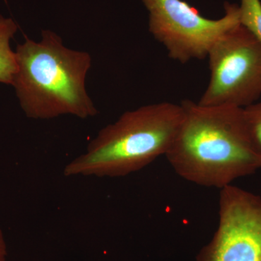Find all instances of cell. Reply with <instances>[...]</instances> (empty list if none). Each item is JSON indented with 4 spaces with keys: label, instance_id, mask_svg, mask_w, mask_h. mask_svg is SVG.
<instances>
[{
    "label": "cell",
    "instance_id": "cell-1",
    "mask_svg": "<svg viewBox=\"0 0 261 261\" xmlns=\"http://www.w3.org/2000/svg\"><path fill=\"white\" fill-rule=\"evenodd\" d=\"M181 105V126L165 155L180 177L221 190L261 169L244 108L200 106L188 99Z\"/></svg>",
    "mask_w": 261,
    "mask_h": 261
},
{
    "label": "cell",
    "instance_id": "cell-2",
    "mask_svg": "<svg viewBox=\"0 0 261 261\" xmlns=\"http://www.w3.org/2000/svg\"><path fill=\"white\" fill-rule=\"evenodd\" d=\"M15 51L18 70L12 86L28 118L71 115L86 119L97 116L86 89L92 65L88 53L65 47L62 38L50 30L42 31L39 42L25 38Z\"/></svg>",
    "mask_w": 261,
    "mask_h": 261
},
{
    "label": "cell",
    "instance_id": "cell-3",
    "mask_svg": "<svg viewBox=\"0 0 261 261\" xmlns=\"http://www.w3.org/2000/svg\"><path fill=\"white\" fill-rule=\"evenodd\" d=\"M181 105L149 104L126 111L99 130L84 153L65 166L73 176L122 177L166 155L183 119Z\"/></svg>",
    "mask_w": 261,
    "mask_h": 261
},
{
    "label": "cell",
    "instance_id": "cell-4",
    "mask_svg": "<svg viewBox=\"0 0 261 261\" xmlns=\"http://www.w3.org/2000/svg\"><path fill=\"white\" fill-rule=\"evenodd\" d=\"M211 78L198 104L245 108L261 97V44L241 24L215 43L208 55Z\"/></svg>",
    "mask_w": 261,
    "mask_h": 261
},
{
    "label": "cell",
    "instance_id": "cell-5",
    "mask_svg": "<svg viewBox=\"0 0 261 261\" xmlns=\"http://www.w3.org/2000/svg\"><path fill=\"white\" fill-rule=\"evenodd\" d=\"M149 11V30L166 47L168 56L181 63L207 58L215 43L240 25L238 5L225 3L218 20L202 16L183 0H142Z\"/></svg>",
    "mask_w": 261,
    "mask_h": 261
},
{
    "label": "cell",
    "instance_id": "cell-6",
    "mask_svg": "<svg viewBox=\"0 0 261 261\" xmlns=\"http://www.w3.org/2000/svg\"><path fill=\"white\" fill-rule=\"evenodd\" d=\"M197 261H261V197L228 185L220 190L219 225Z\"/></svg>",
    "mask_w": 261,
    "mask_h": 261
},
{
    "label": "cell",
    "instance_id": "cell-7",
    "mask_svg": "<svg viewBox=\"0 0 261 261\" xmlns=\"http://www.w3.org/2000/svg\"><path fill=\"white\" fill-rule=\"evenodd\" d=\"M18 31L16 23L0 15V83L13 85L18 70L16 54L10 47V41Z\"/></svg>",
    "mask_w": 261,
    "mask_h": 261
},
{
    "label": "cell",
    "instance_id": "cell-8",
    "mask_svg": "<svg viewBox=\"0 0 261 261\" xmlns=\"http://www.w3.org/2000/svg\"><path fill=\"white\" fill-rule=\"evenodd\" d=\"M239 9L240 24L261 44L260 0H241Z\"/></svg>",
    "mask_w": 261,
    "mask_h": 261
},
{
    "label": "cell",
    "instance_id": "cell-9",
    "mask_svg": "<svg viewBox=\"0 0 261 261\" xmlns=\"http://www.w3.org/2000/svg\"><path fill=\"white\" fill-rule=\"evenodd\" d=\"M244 116L252 144L261 157V102L244 108Z\"/></svg>",
    "mask_w": 261,
    "mask_h": 261
},
{
    "label": "cell",
    "instance_id": "cell-10",
    "mask_svg": "<svg viewBox=\"0 0 261 261\" xmlns=\"http://www.w3.org/2000/svg\"><path fill=\"white\" fill-rule=\"evenodd\" d=\"M8 250H7L6 242L3 231L0 228V261H6Z\"/></svg>",
    "mask_w": 261,
    "mask_h": 261
}]
</instances>
